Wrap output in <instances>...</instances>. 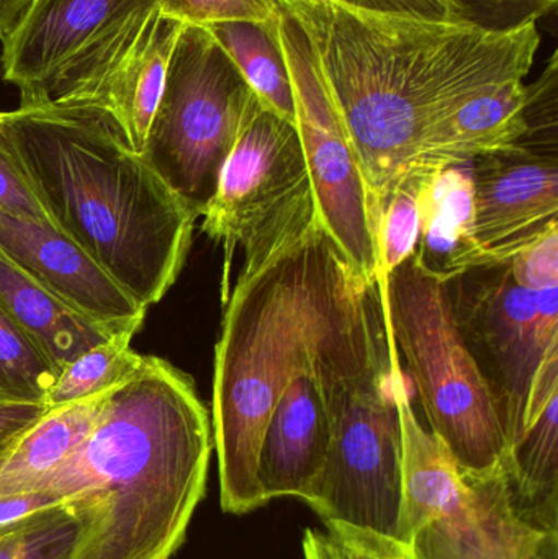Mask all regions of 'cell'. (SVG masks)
<instances>
[{
    "label": "cell",
    "instance_id": "1",
    "mask_svg": "<svg viewBox=\"0 0 558 559\" xmlns=\"http://www.w3.org/2000/svg\"><path fill=\"white\" fill-rule=\"evenodd\" d=\"M275 2L313 49L363 169L373 235L390 197L413 179L432 133L472 98L524 81L541 45L536 23L490 33L333 0Z\"/></svg>",
    "mask_w": 558,
    "mask_h": 559
},
{
    "label": "cell",
    "instance_id": "2",
    "mask_svg": "<svg viewBox=\"0 0 558 559\" xmlns=\"http://www.w3.org/2000/svg\"><path fill=\"white\" fill-rule=\"evenodd\" d=\"M379 285L359 274L314 225L252 269L226 296L213 373V449L228 514L264 508L258 459L288 381L336 345Z\"/></svg>",
    "mask_w": 558,
    "mask_h": 559
},
{
    "label": "cell",
    "instance_id": "3",
    "mask_svg": "<svg viewBox=\"0 0 558 559\" xmlns=\"http://www.w3.org/2000/svg\"><path fill=\"white\" fill-rule=\"evenodd\" d=\"M212 450V420L192 378L143 355L39 489L84 512L74 559H170L205 496Z\"/></svg>",
    "mask_w": 558,
    "mask_h": 559
},
{
    "label": "cell",
    "instance_id": "4",
    "mask_svg": "<svg viewBox=\"0 0 558 559\" xmlns=\"http://www.w3.org/2000/svg\"><path fill=\"white\" fill-rule=\"evenodd\" d=\"M0 131L52 225L140 305L179 278L199 216L88 105H20Z\"/></svg>",
    "mask_w": 558,
    "mask_h": 559
},
{
    "label": "cell",
    "instance_id": "5",
    "mask_svg": "<svg viewBox=\"0 0 558 559\" xmlns=\"http://www.w3.org/2000/svg\"><path fill=\"white\" fill-rule=\"evenodd\" d=\"M390 331L382 295L320 364L331 420L323 473L305 504L323 524L396 537L403 498V433L390 386Z\"/></svg>",
    "mask_w": 558,
    "mask_h": 559
},
{
    "label": "cell",
    "instance_id": "6",
    "mask_svg": "<svg viewBox=\"0 0 558 559\" xmlns=\"http://www.w3.org/2000/svg\"><path fill=\"white\" fill-rule=\"evenodd\" d=\"M390 331L415 380L431 433L462 475L504 468L507 433L494 394L462 341L446 282L416 255L377 275Z\"/></svg>",
    "mask_w": 558,
    "mask_h": 559
},
{
    "label": "cell",
    "instance_id": "7",
    "mask_svg": "<svg viewBox=\"0 0 558 559\" xmlns=\"http://www.w3.org/2000/svg\"><path fill=\"white\" fill-rule=\"evenodd\" d=\"M256 100L209 28L183 23L141 156L199 218Z\"/></svg>",
    "mask_w": 558,
    "mask_h": 559
},
{
    "label": "cell",
    "instance_id": "8",
    "mask_svg": "<svg viewBox=\"0 0 558 559\" xmlns=\"http://www.w3.org/2000/svg\"><path fill=\"white\" fill-rule=\"evenodd\" d=\"M202 218V231L225 246L226 269L236 248L252 269L318 225L297 127L256 100Z\"/></svg>",
    "mask_w": 558,
    "mask_h": 559
},
{
    "label": "cell",
    "instance_id": "9",
    "mask_svg": "<svg viewBox=\"0 0 558 559\" xmlns=\"http://www.w3.org/2000/svg\"><path fill=\"white\" fill-rule=\"evenodd\" d=\"M159 0H33L2 43L20 105L85 104L134 48Z\"/></svg>",
    "mask_w": 558,
    "mask_h": 559
},
{
    "label": "cell",
    "instance_id": "10",
    "mask_svg": "<svg viewBox=\"0 0 558 559\" xmlns=\"http://www.w3.org/2000/svg\"><path fill=\"white\" fill-rule=\"evenodd\" d=\"M446 288L462 341L494 394L510 452L537 370L558 345V288H524L510 261L468 269Z\"/></svg>",
    "mask_w": 558,
    "mask_h": 559
},
{
    "label": "cell",
    "instance_id": "11",
    "mask_svg": "<svg viewBox=\"0 0 558 559\" xmlns=\"http://www.w3.org/2000/svg\"><path fill=\"white\" fill-rule=\"evenodd\" d=\"M281 38L294 85L295 127L313 186L318 225L363 277L376 282L379 255L359 159L324 85L310 41L282 9Z\"/></svg>",
    "mask_w": 558,
    "mask_h": 559
},
{
    "label": "cell",
    "instance_id": "12",
    "mask_svg": "<svg viewBox=\"0 0 558 559\" xmlns=\"http://www.w3.org/2000/svg\"><path fill=\"white\" fill-rule=\"evenodd\" d=\"M471 166L475 241L488 262L508 261L557 228V150L520 143Z\"/></svg>",
    "mask_w": 558,
    "mask_h": 559
},
{
    "label": "cell",
    "instance_id": "13",
    "mask_svg": "<svg viewBox=\"0 0 558 559\" xmlns=\"http://www.w3.org/2000/svg\"><path fill=\"white\" fill-rule=\"evenodd\" d=\"M0 254L56 298L114 332L140 331L147 308L56 226L0 209Z\"/></svg>",
    "mask_w": 558,
    "mask_h": 559
},
{
    "label": "cell",
    "instance_id": "14",
    "mask_svg": "<svg viewBox=\"0 0 558 559\" xmlns=\"http://www.w3.org/2000/svg\"><path fill=\"white\" fill-rule=\"evenodd\" d=\"M324 355L288 381L272 411L258 459V483L265 502L282 498L307 502L323 473L331 442L330 409L320 374Z\"/></svg>",
    "mask_w": 558,
    "mask_h": 559
},
{
    "label": "cell",
    "instance_id": "15",
    "mask_svg": "<svg viewBox=\"0 0 558 559\" xmlns=\"http://www.w3.org/2000/svg\"><path fill=\"white\" fill-rule=\"evenodd\" d=\"M464 479V495L406 544L419 559H526L547 532L518 518L504 468Z\"/></svg>",
    "mask_w": 558,
    "mask_h": 559
},
{
    "label": "cell",
    "instance_id": "16",
    "mask_svg": "<svg viewBox=\"0 0 558 559\" xmlns=\"http://www.w3.org/2000/svg\"><path fill=\"white\" fill-rule=\"evenodd\" d=\"M504 472L518 518L536 531L558 534V345L534 378L523 430Z\"/></svg>",
    "mask_w": 558,
    "mask_h": 559
},
{
    "label": "cell",
    "instance_id": "17",
    "mask_svg": "<svg viewBox=\"0 0 558 559\" xmlns=\"http://www.w3.org/2000/svg\"><path fill=\"white\" fill-rule=\"evenodd\" d=\"M530 92L523 79L472 98L429 138L413 179L518 146L526 136Z\"/></svg>",
    "mask_w": 558,
    "mask_h": 559
},
{
    "label": "cell",
    "instance_id": "18",
    "mask_svg": "<svg viewBox=\"0 0 558 559\" xmlns=\"http://www.w3.org/2000/svg\"><path fill=\"white\" fill-rule=\"evenodd\" d=\"M183 23L157 13L140 41L85 104L110 115L128 146L143 154Z\"/></svg>",
    "mask_w": 558,
    "mask_h": 559
},
{
    "label": "cell",
    "instance_id": "19",
    "mask_svg": "<svg viewBox=\"0 0 558 559\" xmlns=\"http://www.w3.org/2000/svg\"><path fill=\"white\" fill-rule=\"evenodd\" d=\"M419 206L422 235L415 255L429 274L448 282L487 264L475 241L471 163L444 167L422 179Z\"/></svg>",
    "mask_w": 558,
    "mask_h": 559
},
{
    "label": "cell",
    "instance_id": "20",
    "mask_svg": "<svg viewBox=\"0 0 558 559\" xmlns=\"http://www.w3.org/2000/svg\"><path fill=\"white\" fill-rule=\"evenodd\" d=\"M107 391L49 407L33 426L0 450V499L38 491L79 449L100 414Z\"/></svg>",
    "mask_w": 558,
    "mask_h": 559
},
{
    "label": "cell",
    "instance_id": "21",
    "mask_svg": "<svg viewBox=\"0 0 558 559\" xmlns=\"http://www.w3.org/2000/svg\"><path fill=\"white\" fill-rule=\"evenodd\" d=\"M0 302L58 370L82 352L117 334L56 298L2 254Z\"/></svg>",
    "mask_w": 558,
    "mask_h": 559
},
{
    "label": "cell",
    "instance_id": "22",
    "mask_svg": "<svg viewBox=\"0 0 558 559\" xmlns=\"http://www.w3.org/2000/svg\"><path fill=\"white\" fill-rule=\"evenodd\" d=\"M233 59L261 105L295 124L294 85L281 38V15L268 22L206 26Z\"/></svg>",
    "mask_w": 558,
    "mask_h": 559
},
{
    "label": "cell",
    "instance_id": "23",
    "mask_svg": "<svg viewBox=\"0 0 558 559\" xmlns=\"http://www.w3.org/2000/svg\"><path fill=\"white\" fill-rule=\"evenodd\" d=\"M138 331L117 332L82 352L59 370L45 397L48 407L88 400L117 386L140 365L143 355L131 348Z\"/></svg>",
    "mask_w": 558,
    "mask_h": 559
},
{
    "label": "cell",
    "instance_id": "24",
    "mask_svg": "<svg viewBox=\"0 0 558 559\" xmlns=\"http://www.w3.org/2000/svg\"><path fill=\"white\" fill-rule=\"evenodd\" d=\"M84 524V512L72 504L0 524V559H74Z\"/></svg>",
    "mask_w": 558,
    "mask_h": 559
},
{
    "label": "cell",
    "instance_id": "25",
    "mask_svg": "<svg viewBox=\"0 0 558 559\" xmlns=\"http://www.w3.org/2000/svg\"><path fill=\"white\" fill-rule=\"evenodd\" d=\"M58 373L0 302V401L45 404Z\"/></svg>",
    "mask_w": 558,
    "mask_h": 559
},
{
    "label": "cell",
    "instance_id": "26",
    "mask_svg": "<svg viewBox=\"0 0 558 559\" xmlns=\"http://www.w3.org/2000/svg\"><path fill=\"white\" fill-rule=\"evenodd\" d=\"M422 179L408 180L395 190L383 206L377 225L376 242L379 255L377 275H389L408 261L418 248L422 235Z\"/></svg>",
    "mask_w": 558,
    "mask_h": 559
},
{
    "label": "cell",
    "instance_id": "27",
    "mask_svg": "<svg viewBox=\"0 0 558 559\" xmlns=\"http://www.w3.org/2000/svg\"><path fill=\"white\" fill-rule=\"evenodd\" d=\"M558 0H448L451 22L490 33L533 25L556 9Z\"/></svg>",
    "mask_w": 558,
    "mask_h": 559
},
{
    "label": "cell",
    "instance_id": "28",
    "mask_svg": "<svg viewBox=\"0 0 558 559\" xmlns=\"http://www.w3.org/2000/svg\"><path fill=\"white\" fill-rule=\"evenodd\" d=\"M159 10L186 25L199 26L238 20L268 22L281 15L275 0H159Z\"/></svg>",
    "mask_w": 558,
    "mask_h": 559
},
{
    "label": "cell",
    "instance_id": "29",
    "mask_svg": "<svg viewBox=\"0 0 558 559\" xmlns=\"http://www.w3.org/2000/svg\"><path fill=\"white\" fill-rule=\"evenodd\" d=\"M324 528L334 559H419L412 545L390 535L347 524H327Z\"/></svg>",
    "mask_w": 558,
    "mask_h": 559
},
{
    "label": "cell",
    "instance_id": "30",
    "mask_svg": "<svg viewBox=\"0 0 558 559\" xmlns=\"http://www.w3.org/2000/svg\"><path fill=\"white\" fill-rule=\"evenodd\" d=\"M508 261L511 274L524 288H558V226Z\"/></svg>",
    "mask_w": 558,
    "mask_h": 559
},
{
    "label": "cell",
    "instance_id": "31",
    "mask_svg": "<svg viewBox=\"0 0 558 559\" xmlns=\"http://www.w3.org/2000/svg\"><path fill=\"white\" fill-rule=\"evenodd\" d=\"M0 209L12 215L55 226L38 197L33 192L25 174L16 164L12 151L7 146L2 131H0Z\"/></svg>",
    "mask_w": 558,
    "mask_h": 559
},
{
    "label": "cell",
    "instance_id": "32",
    "mask_svg": "<svg viewBox=\"0 0 558 559\" xmlns=\"http://www.w3.org/2000/svg\"><path fill=\"white\" fill-rule=\"evenodd\" d=\"M341 5L429 22H451L448 0H333Z\"/></svg>",
    "mask_w": 558,
    "mask_h": 559
},
{
    "label": "cell",
    "instance_id": "33",
    "mask_svg": "<svg viewBox=\"0 0 558 559\" xmlns=\"http://www.w3.org/2000/svg\"><path fill=\"white\" fill-rule=\"evenodd\" d=\"M49 407L43 403L0 401V450L25 432Z\"/></svg>",
    "mask_w": 558,
    "mask_h": 559
},
{
    "label": "cell",
    "instance_id": "34",
    "mask_svg": "<svg viewBox=\"0 0 558 559\" xmlns=\"http://www.w3.org/2000/svg\"><path fill=\"white\" fill-rule=\"evenodd\" d=\"M32 2L33 0H0V43L12 35Z\"/></svg>",
    "mask_w": 558,
    "mask_h": 559
},
{
    "label": "cell",
    "instance_id": "35",
    "mask_svg": "<svg viewBox=\"0 0 558 559\" xmlns=\"http://www.w3.org/2000/svg\"><path fill=\"white\" fill-rule=\"evenodd\" d=\"M301 548H304V559H334L324 532L317 528H307L304 532Z\"/></svg>",
    "mask_w": 558,
    "mask_h": 559
},
{
    "label": "cell",
    "instance_id": "36",
    "mask_svg": "<svg viewBox=\"0 0 558 559\" xmlns=\"http://www.w3.org/2000/svg\"><path fill=\"white\" fill-rule=\"evenodd\" d=\"M526 559H558V534H543Z\"/></svg>",
    "mask_w": 558,
    "mask_h": 559
}]
</instances>
